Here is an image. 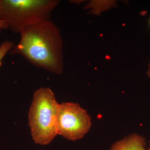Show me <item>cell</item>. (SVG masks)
I'll use <instances>...</instances> for the list:
<instances>
[{
  "label": "cell",
  "instance_id": "cell-1",
  "mask_svg": "<svg viewBox=\"0 0 150 150\" xmlns=\"http://www.w3.org/2000/svg\"><path fill=\"white\" fill-rule=\"evenodd\" d=\"M21 38L10 52L22 56L31 64L57 75L64 70L63 40L61 31L51 20L24 28Z\"/></svg>",
  "mask_w": 150,
  "mask_h": 150
},
{
  "label": "cell",
  "instance_id": "cell-2",
  "mask_svg": "<svg viewBox=\"0 0 150 150\" xmlns=\"http://www.w3.org/2000/svg\"><path fill=\"white\" fill-rule=\"evenodd\" d=\"M59 107L55 95L50 88H40L34 92L28 120L33 140L36 144L48 145L58 135Z\"/></svg>",
  "mask_w": 150,
  "mask_h": 150
},
{
  "label": "cell",
  "instance_id": "cell-3",
  "mask_svg": "<svg viewBox=\"0 0 150 150\" xmlns=\"http://www.w3.org/2000/svg\"><path fill=\"white\" fill-rule=\"evenodd\" d=\"M58 0H0V19L12 32L20 33L30 25L51 20Z\"/></svg>",
  "mask_w": 150,
  "mask_h": 150
},
{
  "label": "cell",
  "instance_id": "cell-4",
  "mask_svg": "<svg viewBox=\"0 0 150 150\" xmlns=\"http://www.w3.org/2000/svg\"><path fill=\"white\" fill-rule=\"evenodd\" d=\"M91 126V118L78 103L67 102L59 104L58 134L67 139L76 141L83 137Z\"/></svg>",
  "mask_w": 150,
  "mask_h": 150
},
{
  "label": "cell",
  "instance_id": "cell-5",
  "mask_svg": "<svg viewBox=\"0 0 150 150\" xmlns=\"http://www.w3.org/2000/svg\"><path fill=\"white\" fill-rule=\"evenodd\" d=\"M146 146L144 137L134 133L113 143L110 150H147Z\"/></svg>",
  "mask_w": 150,
  "mask_h": 150
},
{
  "label": "cell",
  "instance_id": "cell-6",
  "mask_svg": "<svg viewBox=\"0 0 150 150\" xmlns=\"http://www.w3.org/2000/svg\"><path fill=\"white\" fill-rule=\"evenodd\" d=\"M116 5L114 1H92L86 6L85 9L92 8L91 13L99 15L100 12Z\"/></svg>",
  "mask_w": 150,
  "mask_h": 150
},
{
  "label": "cell",
  "instance_id": "cell-7",
  "mask_svg": "<svg viewBox=\"0 0 150 150\" xmlns=\"http://www.w3.org/2000/svg\"><path fill=\"white\" fill-rule=\"evenodd\" d=\"M15 45L13 41L6 40L0 45V67L2 64V60L6 54L10 52Z\"/></svg>",
  "mask_w": 150,
  "mask_h": 150
},
{
  "label": "cell",
  "instance_id": "cell-8",
  "mask_svg": "<svg viewBox=\"0 0 150 150\" xmlns=\"http://www.w3.org/2000/svg\"><path fill=\"white\" fill-rule=\"evenodd\" d=\"M7 28H8V27L5 22L4 21L0 19V29H6Z\"/></svg>",
  "mask_w": 150,
  "mask_h": 150
},
{
  "label": "cell",
  "instance_id": "cell-9",
  "mask_svg": "<svg viewBox=\"0 0 150 150\" xmlns=\"http://www.w3.org/2000/svg\"><path fill=\"white\" fill-rule=\"evenodd\" d=\"M148 67H149V69H148L147 71V75L148 76H149L150 79V61L149 63Z\"/></svg>",
  "mask_w": 150,
  "mask_h": 150
},
{
  "label": "cell",
  "instance_id": "cell-10",
  "mask_svg": "<svg viewBox=\"0 0 150 150\" xmlns=\"http://www.w3.org/2000/svg\"><path fill=\"white\" fill-rule=\"evenodd\" d=\"M147 150H150V148H148Z\"/></svg>",
  "mask_w": 150,
  "mask_h": 150
},
{
  "label": "cell",
  "instance_id": "cell-11",
  "mask_svg": "<svg viewBox=\"0 0 150 150\" xmlns=\"http://www.w3.org/2000/svg\"><path fill=\"white\" fill-rule=\"evenodd\" d=\"M1 29H0V33L1 32Z\"/></svg>",
  "mask_w": 150,
  "mask_h": 150
},
{
  "label": "cell",
  "instance_id": "cell-12",
  "mask_svg": "<svg viewBox=\"0 0 150 150\" xmlns=\"http://www.w3.org/2000/svg\"><path fill=\"white\" fill-rule=\"evenodd\" d=\"M149 146H150V142H149Z\"/></svg>",
  "mask_w": 150,
  "mask_h": 150
},
{
  "label": "cell",
  "instance_id": "cell-13",
  "mask_svg": "<svg viewBox=\"0 0 150 150\" xmlns=\"http://www.w3.org/2000/svg\"></svg>",
  "mask_w": 150,
  "mask_h": 150
}]
</instances>
